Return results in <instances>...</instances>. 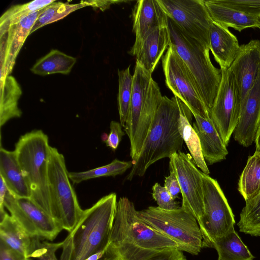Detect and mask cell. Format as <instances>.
Listing matches in <instances>:
<instances>
[{
	"label": "cell",
	"mask_w": 260,
	"mask_h": 260,
	"mask_svg": "<svg viewBox=\"0 0 260 260\" xmlns=\"http://www.w3.org/2000/svg\"><path fill=\"white\" fill-rule=\"evenodd\" d=\"M77 59L57 49L51 50L48 54L38 60L30 69L36 75L45 76L54 74H69Z\"/></svg>",
	"instance_id": "cell-27"
},
{
	"label": "cell",
	"mask_w": 260,
	"mask_h": 260,
	"mask_svg": "<svg viewBox=\"0 0 260 260\" xmlns=\"http://www.w3.org/2000/svg\"><path fill=\"white\" fill-rule=\"evenodd\" d=\"M170 45L187 66L201 98L208 110L213 106L221 79V70L212 64L209 50L168 19Z\"/></svg>",
	"instance_id": "cell-5"
},
{
	"label": "cell",
	"mask_w": 260,
	"mask_h": 260,
	"mask_svg": "<svg viewBox=\"0 0 260 260\" xmlns=\"http://www.w3.org/2000/svg\"><path fill=\"white\" fill-rule=\"evenodd\" d=\"M87 6H90L89 1H81L74 4L55 1L43 9L35 21L30 34L47 24L63 18L77 10Z\"/></svg>",
	"instance_id": "cell-30"
},
{
	"label": "cell",
	"mask_w": 260,
	"mask_h": 260,
	"mask_svg": "<svg viewBox=\"0 0 260 260\" xmlns=\"http://www.w3.org/2000/svg\"><path fill=\"white\" fill-rule=\"evenodd\" d=\"M63 241L58 243H50L46 241H41L38 237H33V245L30 257L38 260H58L55 255L56 251L62 247Z\"/></svg>",
	"instance_id": "cell-34"
},
{
	"label": "cell",
	"mask_w": 260,
	"mask_h": 260,
	"mask_svg": "<svg viewBox=\"0 0 260 260\" xmlns=\"http://www.w3.org/2000/svg\"><path fill=\"white\" fill-rule=\"evenodd\" d=\"M195 119L192 126L199 138L206 164L213 165L225 159L228 154L226 145L219 135L210 118L192 114Z\"/></svg>",
	"instance_id": "cell-19"
},
{
	"label": "cell",
	"mask_w": 260,
	"mask_h": 260,
	"mask_svg": "<svg viewBox=\"0 0 260 260\" xmlns=\"http://www.w3.org/2000/svg\"><path fill=\"white\" fill-rule=\"evenodd\" d=\"M107 251H103L87 257L85 260H104L106 255Z\"/></svg>",
	"instance_id": "cell-45"
},
{
	"label": "cell",
	"mask_w": 260,
	"mask_h": 260,
	"mask_svg": "<svg viewBox=\"0 0 260 260\" xmlns=\"http://www.w3.org/2000/svg\"><path fill=\"white\" fill-rule=\"evenodd\" d=\"M169 159L170 171L175 173L179 183L181 207L191 213L199 224L204 213L202 172L197 169L188 154L176 152Z\"/></svg>",
	"instance_id": "cell-13"
},
{
	"label": "cell",
	"mask_w": 260,
	"mask_h": 260,
	"mask_svg": "<svg viewBox=\"0 0 260 260\" xmlns=\"http://www.w3.org/2000/svg\"><path fill=\"white\" fill-rule=\"evenodd\" d=\"M238 190L245 202L260 193V151L255 150L248 157L239 179Z\"/></svg>",
	"instance_id": "cell-29"
},
{
	"label": "cell",
	"mask_w": 260,
	"mask_h": 260,
	"mask_svg": "<svg viewBox=\"0 0 260 260\" xmlns=\"http://www.w3.org/2000/svg\"><path fill=\"white\" fill-rule=\"evenodd\" d=\"M258 26H257L260 29V18L258 19Z\"/></svg>",
	"instance_id": "cell-48"
},
{
	"label": "cell",
	"mask_w": 260,
	"mask_h": 260,
	"mask_svg": "<svg viewBox=\"0 0 260 260\" xmlns=\"http://www.w3.org/2000/svg\"><path fill=\"white\" fill-rule=\"evenodd\" d=\"M183 102L174 96H162L140 154L127 176L132 180L142 177L157 161L181 151L183 140L178 129V121Z\"/></svg>",
	"instance_id": "cell-2"
},
{
	"label": "cell",
	"mask_w": 260,
	"mask_h": 260,
	"mask_svg": "<svg viewBox=\"0 0 260 260\" xmlns=\"http://www.w3.org/2000/svg\"><path fill=\"white\" fill-rule=\"evenodd\" d=\"M260 125V72L252 88L241 103L238 124L234 132L235 141L248 147L254 142Z\"/></svg>",
	"instance_id": "cell-16"
},
{
	"label": "cell",
	"mask_w": 260,
	"mask_h": 260,
	"mask_svg": "<svg viewBox=\"0 0 260 260\" xmlns=\"http://www.w3.org/2000/svg\"><path fill=\"white\" fill-rule=\"evenodd\" d=\"M166 248L179 249L173 241L153 229L138 214L126 197L117 202L106 256L120 260H144Z\"/></svg>",
	"instance_id": "cell-1"
},
{
	"label": "cell",
	"mask_w": 260,
	"mask_h": 260,
	"mask_svg": "<svg viewBox=\"0 0 260 260\" xmlns=\"http://www.w3.org/2000/svg\"><path fill=\"white\" fill-rule=\"evenodd\" d=\"M43 9L10 26L6 33L0 36V79L9 76L12 72L17 56Z\"/></svg>",
	"instance_id": "cell-14"
},
{
	"label": "cell",
	"mask_w": 260,
	"mask_h": 260,
	"mask_svg": "<svg viewBox=\"0 0 260 260\" xmlns=\"http://www.w3.org/2000/svg\"><path fill=\"white\" fill-rule=\"evenodd\" d=\"M121 123L112 121L110 124V133L106 139L105 142L107 147H110L112 150L117 149L122 137L125 133L122 131Z\"/></svg>",
	"instance_id": "cell-38"
},
{
	"label": "cell",
	"mask_w": 260,
	"mask_h": 260,
	"mask_svg": "<svg viewBox=\"0 0 260 260\" xmlns=\"http://www.w3.org/2000/svg\"><path fill=\"white\" fill-rule=\"evenodd\" d=\"M182 251L176 248L162 249L144 260H186Z\"/></svg>",
	"instance_id": "cell-39"
},
{
	"label": "cell",
	"mask_w": 260,
	"mask_h": 260,
	"mask_svg": "<svg viewBox=\"0 0 260 260\" xmlns=\"http://www.w3.org/2000/svg\"><path fill=\"white\" fill-rule=\"evenodd\" d=\"M162 67L166 85L174 96L180 99L192 114L210 118L209 110L201 98L191 73L171 46L162 58Z\"/></svg>",
	"instance_id": "cell-10"
},
{
	"label": "cell",
	"mask_w": 260,
	"mask_h": 260,
	"mask_svg": "<svg viewBox=\"0 0 260 260\" xmlns=\"http://www.w3.org/2000/svg\"><path fill=\"white\" fill-rule=\"evenodd\" d=\"M221 79L209 117L225 145L238 124L241 107L239 89L230 69H220Z\"/></svg>",
	"instance_id": "cell-11"
},
{
	"label": "cell",
	"mask_w": 260,
	"mask_h": 260,
	"mask_svg": "<svg viewBox=\"0 0 260 260\" xmlns=\"http://www.w3.org/2000/svg\"><path fill=\"white\" fill-rule=\"evenodd\" d=\"M48 173L50 216L62 230L70 233L80 219L83 210L70 182L63 155L51 146Z\"/></svg>",
	"instance_id": "cell-6"
},
{
	"label": "cell",
	"mask_w": 260,
	"mask_h": 260,
	"mask_svg": "<svg viewBox=\"0 0 260 260\" xmlns=\"http://www.w3.org/2000/svg\"><path fill=\"white\" fill-rule=\"evenodd\" d=\"M230 69L236 80L241 103L260 72V41L252 40L240 45L239 51Z\"/></svg>",
	"instance_id": "cell-15"
},
{
	"label": "cell",
	"mask_w": 260,
	"mask_h": 260,
	"mask_svg": "<svg viewBox=\"0 0 260 260\" xmlns=\"http://www.w3.org/2000/svg\"><path fill=\"white\" fill-rule=\"evenodd\" d=\"M55 1L35 0L11 7L0 18V36L5 34L10 26L18 23L29 14L43 9Z\"/></svg>",
	"instance_id": "cell-31"
},
{
	"label": "cell",
	"mask_w": 260,
	"mask_h": 260,
	"mask_svg": "<svg viewBox=\"0 0 260 260\" xmlns=\"http://www.w3.org/2000/svg\"><path fill=\"white\" fill-rule=\"evenodd\" d=\"M152 197L156 202L158 207L162 210H173L180 207L179 203L173 199L164 186L155 183L152 187Z\"/></svg>",
	"instance_id": "cell-37"
},
{
	"label": "cell",
	"mask_w": 260,
	"mask_h": 260,
	"mask_svg": "<svg viewBox=\"0 0 260 260\" xmlns=\"http://www.w3.org/2000/svg\"><path fill=\"white\" fill-rule=\"evenodd\" d=\"M254 143L256 147L255 150L260 151V125L256 134Z\"/></svg>",
	"instance_id": "cell-46"
},
{
	"label": "cell",
	"mask_w": 260,
	"mask_h": 260,
	"mask_svg": "<svg viewBox=\"0 0 260 260\" xmlns=\"http://www.w3.org/2000/svg\"><path fill=\"white\" fill-rule=\"evenodd\" d=\"M8 190L5 182L0 177V213L5 212L4 206V201Z\"/></svg>",
	"instance_id": "cell-44"
},
{
	"label": "cell",
	"mask_w": 260,
	"mask_h": 260,
	"mask_svg": "<svg viewBox=\"0 0 260 260\" xmlns=\"http://www.w3.org/2000/svg\"><path fill=\"white\" fill-rule=\"evenodd\" d=\"M114 192L106 195L83 212L70 233L71 260H85L96 253L107 251L117 210Z\"/></svg>",
	"instance_id": "cell-3"
},
{
	"label": "cell",
	"mask_w": 260,
	"mask_h": 260,
	"mask_svg": "<svg viewBox=\"0 0 260 260\" xmlns=\"http://www.w3.org/2000/svg\"><path fill=\"white\" fill-rule=\"evenodd\" d=\"M50 148L47 135L38 129L21 136L14 150L29 186L30 199L50 216L48 171Z\"/></svg>",
	"instance_id": "cell-4"
},
{
	"label": "cell",
	"mask_w": 260,
	"mask_h": 260,
	"mask_svg": "<svg viewBox=\"0 0 260 260\" xmlns=\"http://www.w3.org/2000/svg\"><path fill=\"white\" fill-rule=\"evenodd\" d=\"M167 15L157 0H140L133 11V31L136 36L133 47L137 46L150 30L167 26Z\"/></svg>",
	"instance_id": "cell-18"
},
{
	"label": "cell",
	"mask_w": 260,
	"mask_h": 260,
	"mask_svg": "<svg viewBox=\"0 0 260 260\" xmlns=\"http://www.w3.org/2000/svg\"><path fill=\"white\" fill-rule=\"evenodd\" d=\"M4 206L32 237L52 241L62 230L49 214L30 198L15 197L8 190Z\"/></svg>",
	"instance_id": "cell-12"
},
{
	"label": "cell",
	"mask_w": 260,
	"mask_h": 260,
	"mask_svg": "<svg viewBox=\"0 0 260 260\" xmlns=\"http://www.w3.org/2000/svg\"><path fill=\"white\" fill-rule=\"evenodd\" d=\"M123 2V1H89L90 6L99 8L103 11L108 9L113 3Z\"/></svg>",
	"instance_id": "cell-43"
},
{
	"label": "cell",
	"mask_w": 260,
	"mask_h": 260,
	"mask_svg": "<svg viewBox=\"0 0 260 260\" xmlns=\"http://www.w3.org/2000/svg\"><path fill=\"white\" fill-rule=\"evenodd\" d=\"M0 177L9 191L17 198H31L29 186L17 159L14 151L0 149Z\"/></svg>",
	"instance_id": "cell-22"
},
{
	"label": "cell",
	"mask_w": 260,
	"mask_h": 260,
	"mask_svg": "<svg viewBox=\"0 0 260 260\" xmlns=\"http://www.w3.org/2000/svg\"><path fill=\"white\" fill-rule=\"evenodd\" d=\"M133 88L130 107L124 126L129 139L136 128L140 112L145 101L152 74L139 63H136L133 74Z\"/></svg>",
	"instance_id": "cell-21"
},
{
	"label": "cell",
	"mask_w": 260,
	"mask_h": 260,
	"mask_svg": "<svg viewBox=\"0 0 260 260\" xmlns=\"http://www.w3.org/2000/svg\"><path fill=\"white\" fill-rule=\"evenodd\" d=\"M118 93L117 96L120 123L124 127L129 112L132 94L133 76L130 66L125 69L118 70Z\"/></svg>",
	"instance_id": "cell-33"
},
{
	"label": "cell",
	"mask_w": 260,
	"mask_h": 260,
	"mask_svg": "<svg viewBox=\"0 0 260 260\" xmlns=\"http://www.w3.org/2000/svg\"><path fill=\"white\" fill-rule=\"evenodd\" d=\"M225 7L237 10L244 14L260 18V0H215Z\"/></svg>",
	"instance_id": "cell-35"
},
{
	"label": "cell",
	"mask_w": 260,
	"mask_h": 260,
	"mask_svg": "<svg viewBox=\"0 0 260 260\" xmlns=\"http://www.w3.org/2000/svg\"><path fill=\"white\" fill-rule=\"evenodd\" d=\"M167 15L185 34L210 50L212 20L203 0H157Z\"/></svg>",
	"instance_id": "cell-9"
},
{
	"label": "cell",
	"mask_w": 260,
	"mask_h": 260,
	"mask_svg": "<svg viewBox=\"0 0 260 260\" xmlns=\"http://www.w3.org/2000/svg\"><path fill=\"white\" fill-rule=\"evenodd\" d=\"M212 248L217 251V260H253L254 258L234 228L217 239L213 243Z\"/></svg>",
	"instance_id": "cell-28"
},
{
	"label": "cell",
	"mask_w": 260,
	"mask_h": 260,
	"mask_svg": "<svg viewBox=\"0 0 260 260\" xmlns=\"http://www.w3.org/2000/svg\"><path fill=\"white\" fill-rule=\"evenodd\" d=\"M210 50L220 69H229L240 48L237 37L228 28L213 21L209 27Z\"/></svg>",
	"instance_id": "cell-20"
},
{
	"label": "cell",
	"mask_w": 260,
	"mask_h": 260,
	"mask_svg": "<svg viewBox=\"0 0 260 260\" xmlns=\"http://www.w3.org/2000/svg\"><path fill=\"white\" fill-rule=\"evenodd\" d=\"M62 252L60 260H71L72 254V239L69 233L66 238L63 240L62 247Z\"/></svg>",
	"instance_id": "cell-42"
},
{
	"label": "cell",
	"mask_w": 260,
	"mask_h": 260,
	"mask_svg": "<svg viewBox=\"0 0 260 260\" xmlns=\"http://www.w3.org/2000/svg\"><path fill=\"white\" fill-rule=\"evenodd\" d=\"M204 213L199 224L203 247L212 248L213 243L233 229L234 215L217 181L202 173Z\"/></svg>",
	"instance_id": "cell-8"
},
{
	"label": "cell",
	"mask_w": 260,
	"mask_h": 260,
	"mask_svg": "<svg viewBox=\"0 0 260 260\" xmlns=\"http://www.w3.org/2000/svg\"><path fill=\"white\" fill-rule=\"evenodd\" d=\"M0 126L5 125L11 119L20 117L22 111L18 107V100L22 89L16 79L8 76L1 79Z\"/></svg>",
	"instance_id": "cell-25"
},
{
	"label": "cell",
	"mask_w": 260,
	"mask_h": 260,
	"mask_svg": "<svg viewBox=\"0 0 260 260\" xmlns=\"http://www.w3.org/2000/svg\"><path fill=\"white\" fill-rule=\"evenodd\" d=\"M170 175L166 177L164 181V187L168 191L173 199L175 200L181 193L179 181L175 173L170 171Z\"/></svg>",
	"instance_id": "cell-40"
},
{
	"label": "cell",
	"mask_w": 260,
	"mask_h": 260,
	"mask_svg": "<svg viewBox=\"0 0 260 260\" xmlns=\"http://www.w3.org/2000/svg\"><path fill=\"white\" fill-rule=\"evenodd\" d=\"M133 166L132 161L115 159L111 163L98 168L80 172H69L70 179L75 184L102 177H115L124 173Z\"/></svg>",
	"instance_id": "cell-32"
},
{
	"label": "cell",
	"mask_w": 260,
	"mask_h": 260,
	"mask_svg": "<svg viewBox=\"0 0 260 260\" xmlns=\"http://www.w3.org/2000/svg\"><path fill=\"white\" fill-rule=\"evenodd\" d=\"M138 214L153 229L175 242L179 250L198 255L203 248L202 235L196 218L182 207L165 210L150 206L138 211Z\"/></svg>",
	"instance_id": "cell-7"
},
{
	"label": "cell",
	"mask_w": 260,
	"mask_h": 260,
	"mask_svg": "<svg viewBox=\"0 0 260 260\" xmlns=\"http://www.w3.org/2000/svg\"><path fill=\"white\" fill-rule=\"evenodd\" d=\"M237 225L241 232L260 237V207L252 212L240 217Z\"/></svg>",
	"instance_id": "cell-36"
},
{
	"label": "cell",
	"mask_w": 260,
	"mask_h": 260,
	"mask_svg": "<svg viewBox=\"0 0 260 260\" xmlns=\"http://www.w3.org/2000/svg\"><path fill=\"white\" fill-rule=\"evenodd\" d=\"M0 260H30L0 240Z\"/></svg>",
	"instance_id": "cell-41"
},
{
	"label": "cell",
	"mask_w": 260,
	"mask_h": 260,
	"mask_svg": "<svg viewBox=\"0 0 260 260\" xmlns=\"http://www.w3.org/2000/svg\"><path fill=\"white\" fill-rule=\"evenodd\" d=\"M170 43L168 26L157 27L149 31L137 46L132 47L129 53L152 74Z\"/></svg>",
	"instance_id": "cell-17"
},
{
	"label": "cell",
	"mask_w": 260,
	"mask_h": 260,
	"mask_svg": "<svg viewBox=\"0 0 260 260\" xmlns=\"http://www.w3.org/2000/svg\"><path fill=\"white\" fill-rule=\"evenodd\" d=\"M104 260H120L118 258L114 256H106Z\"/></svg>",
	"instance_id": "cell-47"
},
{
	"label": "cell",
	"mask_w": 260,
	"mask_h": 260,
	"mask_svg": "<svg viewBox=\"0 0 260 260\" xmlns=\"http://www.w3.org/2000/svg\"><path fill=\"white\" fill-rule=\"evenodd\" d=\"M192 115L190 110L183 103L178 121L179 132L194 164L202 172L208 174L210 171L203 155L199 138L191 123Z\"/></svg>",
	"instance_id": "cell-26"
},
{
	"label": "cell",
	"mask_w": 260,
	"mask_h": 260,
	"mask_svg": "<svg viewBox=\"0 0 260 260\" xmlns=\"http://www.w3.org/2000/svg\"><path fill=\"white\" fill-rule=\"evenodd\" d=\"M0 240L12 249L30 258L33 237L6 211L0 214Z\"/></svg>",
	"instance_id": "cell-23"
},
{
	"label": "cell",
	"mask_w": 260,
	"mask_h": 260,
	"mask_svg": "<svg viewBox=\"0 0 260 260\" xmlns=\"http://www.w3.org/2000/svg\"><path fill=\"white\" fill-rule=\"evenodd\" d=\"M212 21L225 27L239 31L250 27H257L258 19L217 3L215 0L204 1Z\"/></svg>",
	"instance_id": "cell-24"
}]
</instances>
